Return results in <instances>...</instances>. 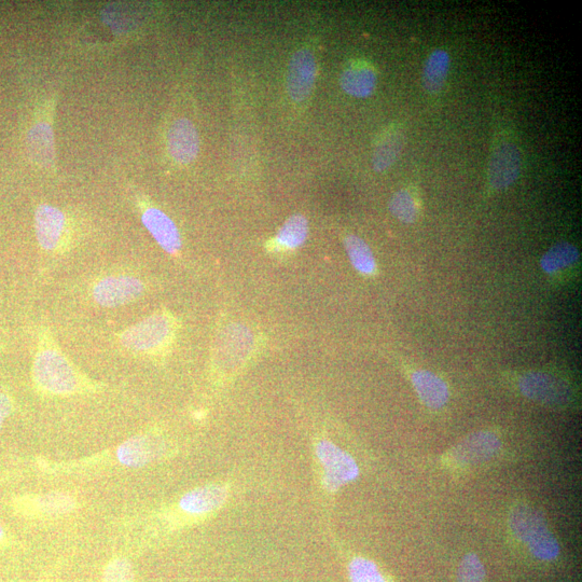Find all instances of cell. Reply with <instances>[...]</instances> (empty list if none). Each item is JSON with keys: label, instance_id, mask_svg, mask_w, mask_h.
Instances as JSON below:
<instances>
[{"label": "cell", "instance_id": "cell-27", "mask_svg": "<svg viewBox=\"0 0 582 582\" xmlns=\"http://www.w3.org/2000/svg\"><path fill=\"white\" fill-rule=\"evenodd\" d=\"M102 582H135L132 562L123 556L110 559L104 566Z\"/></svg>", "mask_w": 582, "mask_h": 582}, {"label": "cell", "instance_id": "cell-13", "mask_svg": "<svg viewBox=\"0 0 582 582\" xmlns=\"http://www.w3.org/2000/svg\"><path fill=\"white\" fill-rule=\"evenodd\" d=\"M316 61L309 49H300L289 62L287 73V92L291 100L301 103L309 99L315 79Z\"/></svg>", "mask_w": 582, "mask_h": 582}, {"label": "cell", "instance_id": "cell-22", "mask_svg": "<svg viewBox=\"0 0 582 582\" xmlns=\"http://www.w3.org/2000/svg\"><path fill=\"white\" fill-rule=\"evenodd\" d=\"M450 71V55L442 49L429 55L423 71V87L429 94L439 93L447 81Z\"/></svg>", "mask_w": 582, "mask_h": 582}, {"label": "cell", "instance_id": "cell-11", "mask_svg": "<svg viewBox=\"0 0 582 582\" xmlns=\"http://www.w3.org/2000/svg\"><path fill=\"white\" fill-rule=\"evenodd\" d=\"M251 331L242 325H232L225 329L217 340L214 364L221 373L237 370L252 350Z\"/></svg>", "mask_w": 582, "mask_h": 582}, {"label": "cell", "instance_id": "cell-23", "mask_svg": "<svg viewBox=\"0 0 582 582\" xmlns=\"http://www.w3.org/2000/svg\"><path fill=\"white\" fill-rule=\"evenodd\" d=\"M346 253H348L354 269L364 276H374L378 272L377 261L369 245L351 234L344 239Z\"/></svg>", "mask_w": 582, "mask_h": 582}, {"label": "cell", "instance_id": "cell-16", "mask_svg": "<svg viewBox=\"0 0 582 582\" xmlns=\"http://www.w3.org/2000/svg\"><path fill=\"white\" fill-rule=\"evenodd\" d=\"M580 265L579 249L572 243L562 242L553 245L540 259V268L552 281L570 279Z\"/></svg>", "mask_w": 582, "mask_h": 582}, {"label": "cell", "instance_id": "cell-12", "mask_svg": "<svg viewBox=\"0 0 582 582\" xmlns=\"http://www.w3.org/2000/svg\"><path fill=\"white\" fill-rule=\"evenodd\" d=\"M502 448V441L496 434L483 431L468 436L453 448L446 457L454 467L466 468L488 462Z\"/></svg>", "mask_w": 582, "mask_h": 582}, {"label": "cell", "instance_id": "cell-25", "mask_svg": "<svg viewBox=\"0 0 582 582\" xmlns=\"http://www.w3.org/2000/svg\"><path fill=\"white\" fill-rule=\"evenodd\" d=\"M390 211L401 223L410 225L418 220L420 205L411 191L401 189L394 194L390 202Z\"/></svg>", "mask_w": 582, "mask_h": 582}, {"label": "cell", "instance_id": "cell-8", "mask_svg": "<svg viewBox=\"0 0 582 582\" xmlns=\"http://www.w3.org/2000/svg\"><path fill=\"white\" fill-rule=\"evenodd\" d=\"M35 233L43 251L52 256L66 254L74 244L68 217L58 207L41 204L35 212Z\"/></svg>", "mask_w": 582, "mask_h": 582}, {"label": "cell", "instance_id": "cell-30", "mask_svg": "<svg viewBox=\"0 0 582 582\" xmlns=\"http://www.w3.org/2000/svg\"><path fill=\"white\" fill-rule=\"evenodd\" d=\"M12 544V537L8 533L5 525L0 522V549H6Z\"/></svg>", "mask_w": 582, "mask_h": 582}, {"label": "cell", "instance_id": "cell-28", "mask_svg": "<svg viewBox=\"0 0 582 582\" xmlns=\"http://www.w3.org/2000/svg\"><path fill=\"white\" fill-rule=\"evenodd\" d=\"M484 566L475 553H469L461 562L457 579L459 582H483Z\"/></svg>", "mask_w": 582, "mask_h": 582}, {"label": "cell", "instance_id": "cell-5", "mask_svg": "<svg viewBox=\"0 0 582 582\" xmlns=\"http://www.w3.org/2000/svg\"><path fill=\"white\" fill-rule=\"evenodd\" d=\"M516 385L523 396L545 407L564 410L578 403L576 388L558 372L526 371L516 378Z\"/></svg>", "mask_w": 582, "mask_h": 582}, {"label": "cell", "instance_id": "cell-1", "mask_svg": "<svg viewBox=\"0 0 582 582\" xmlns=\"http://www.w3.org/2000/svg\"><path fill=\"white\" fill-rule=\"evenodd\" d=\"M34 391L48 398H71L100 394L105 385L83 372L62 350L47 326L36 334L31 368Z\"/></svg>", "mask_w": 582, "mask_h": 582}, {"label": "cell", "instance_id": "cell-18", "mask_svg": "<svg viewBox=\"0 0 582 582\" xmlns=\"http://www.w3.org/2000/svg\"><path fill=\"white\" fill-rule=\"evenodd\" d=\"M411 382L423 405L431 410H441L450 399L449 386L432 371L414 370Z\"/></svg>", "mask_w": 582, "mask_h": 582}, {"label": "cell", "instance_id": "cell-29", "mask_svg": "<svg viewBox=\"0 0 582 582\" xmlns=\"http://www.w3.org/2000/svg\"><path fill=\"white\" fill-rule=\"evenodd\" d=\"M15 410V398H13L10 392L5 390V388H0V431H2L5 422L11 417Z\"/></svg>", "mask_w": 582, "mask_h": 582}, {"label": "cell", "instance_id": "cell-31", "mask_svg": "<svg viewBox=\"0 0 582 582\" xmlns=\"http://www.w3.org/2000/svg\"><path fill=\"white\" fill-rule=\"evenodd\" d=\"M2 351H3V348H2V346H0V352H2Z\"/></svg>", "mask_w": 582, "mask_h": 582}, {"label": "cell", "instance_id": "cell-20", "mask_svg": "<svg viewBox=\"0 0 582 582\" xmlns=\"http://www.w3.org/2000/svg\"><path fill=\"white\" fill-rule=\"evenodd\" d=\"M340 85L346 94L356 99H367L377 87V75L366 64H354L344 69Z\"/></svg>", "mask_w": 582, "mask_h": 582}, {"label": "cell", "instance_id": "cell-3", "mask_svg": "<svg viewBox=\"0 0 582 582\" xmlns=\"http://www.w3.org/2000/svg\"><path fill=\"white\" fill-rule=\"evenodd\" d=\"M148 291L147 282L133 270L114 269L94 277L88 296L95 306L117 309L142 299Z\"/></svg>", "mask_w": 582, "mask_h": 582}, {"label": "cell", "instance_id": "cell-26", "mask_svg": "<svg viewBox=\"0 0 582 582\" xmlns=\"http://www.w3.org/2000/svg\"><path fill=\"white\" fill-rule=\"evenodd\" d=\"M351 582H390L380 567L366 558H354L349 564Z\"/></svg>", "mask_w": 582, "mask_h": 582}, {"label": "cell", "instance_id": "cell-4", "mask_svg": "<svg viewBox=\"0 0 582 582\" xmlns=\"http://www.w3.org/2000/svg\"><path fill=\"white\" fill-rule=\"evenodd\" d=\"M170 443L156 432L137 433L124 440L115 449L99 457H93L90 463L109 464L124 469H140L155 464L168 456Z\"/></svg>", "mask_w": 582, "mask_h": 582}, {"label": "cell", "instance_id": "cell-10", "mask_svg": "<svg viewBox=\"0 0 582 582\" xmlns=\"http://www.w3.org/2000/svg\"><path fill=\"white\" fill-rule=\"evenodd\" d=\"M315 451L323 468V484L327 491L337 492L358 477L359 468L353 457L334 443L321 440Z\"/></svg>", "mask_w": 582, "mask_h": 582}, {"label": "cell", "instance_id": "cell-15", "mask_svg": "<svg viewBox=\"0 0 582 582\" xmlns=\"http://www.w3.org/2000/svg\"><path fill=\"white\" fill-rule=\"evenodd\" d=\"M141 218L145 228L165 253L176 256L182 249V238L174 221L151 205H141Z\"/></svg>", "mask_w": 582, "mask_h": 582}, {"label": "cell", "instance_id": "cell-7", "mask_svg": "<svg viewBox=\"0 0 582 582\" xmlns=\"http://www.w3.org/2000/svg\"><path fill=\"white\" fill-rule=\"evenodd\" d=\"M228 494V488L223 484H209L191 490L179 498L164 519L175 529L203 521L226 504Z\"/></svg>", "mask_w": 582, "mask_h": 582}, {"label": "cell", "instance_id": "cell-24", "mask_svg": "<svg viewBox=\"0 0 582 582\" xmlns=\"http://www.w3.org/2000/svg\"><path fill=\"white\" fill-rule=\"evenodd\" d=\"M309 234L308 219L302 215L291 216L277 233L276 243L281 249H296L306 242Z\"/></svg>", "mask_w": 582, "mask_h": 582}, {"label": "cell", "instance_id": "cell-14", "mask_svg": "<svg viewBox=\"0 0 582 582\" xmlns=\"http://www.w3.org/2000/svg\"><path fill=\"white\" fill-rule=\"evenodd\" d=\"M521 154L515 144L498 145L489 163V183L496 191H503L516 183L521 173Z\"/></svg>", "mask_w": 582, "mask_h": 582}, {"label": "cell", "instance_id": "cell-6", "mask_svg": "<svg viewBox=\"0 0 582 582\" xmlns=\"http://www.w3.org/2000/svg\"><path fill=\"white\" fill-rule=\"evenodd\" d=\"M509 523L512 533L528 546L536 559L553 561L559 557L558 540L536 509L526 505L516 507L511 512Z\"/></svg>", "mask_w": 582, "mask_h": 582}, {"label": "cell", "instance_id": "cell-21", "mask_svg": "<svg viewBox=\"0 0 582 582\" xmlns=\"http://www.w3.org/2000/svg\"><path fill=\"white\" fill-rule=\"evenodd\" d=\"M405 144L404 131L399 127L388 128L381 135L372 155L373 170L382 173L391 168Z\"/></svg>", "mask_w": 582, "mask_h": 582}, {"label": "cell", "instance_id": "cell-2", "mask_svg": "<svg viewBox=\"0 0 582 582\" xmlns=\"http://www.w3.org/2000/svg\"><path fill=\"white\" fill-rule=\"evenodd\" d=\"M179 323L168 310H158L119 332V348L135 357L159 359L168 355L177 337Z\"/></svg>", "mask_w": 582, "mask_h": 582}, {"label": "cell", "instance_id": "cell-17", "mask_svg": "<svg viewBox=\"0 0 582 582\" xmlns=\"http://www.w3.org/2000/svg\"><path fill=\"white\" fill-rule=\"evenodd\" d=\"M168 147L170 155L179 164L188 165L197 159L200 150L199 134L190 120L182 118L172 124Z\"/></svg>", "mask_w": 582, "mask_h": 582}, {"label": "cell", "instance_id": "cell-19", "mask_svg": "<svg viewBox=\"0 0 582 582\" xmlns=\"http://www.w3.org/2000/svg\"><path fill=\"white\" fill-rule=\"evenodd\" d=\"M26 148L27 154L35 164L41 168H51L54 164L55 150L53 131L48 122L35 124L27 135Z\"/></svg>", "mask_w": 582, "mask_h": 582}, {"label": "cell", "instance_id": "cell-9", "mask_svg": "<svg viewBox=\"0 0 582 582\" xmlns=\"http://www.w3.org/2000/svg\"><path fill=\"white\" fill-rule=\"evenodd\" d=\"M78 507L74 494L53 491L43 494H22L12 498L11 509L27 520H50L73 514Z\"/></svg>", "mask_w": 582, "mask_h": 582}]
</instances>
